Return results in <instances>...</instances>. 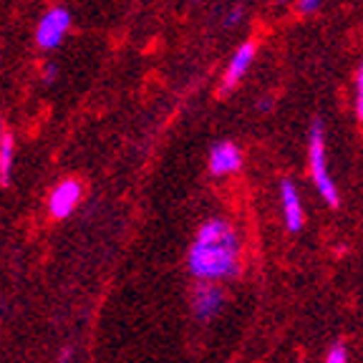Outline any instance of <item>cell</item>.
<instances>
[{
    "label": "cell",
    "instance_id": "obj_10",
    "mask_svg": "<svg viewBox=\"0 0 363 363\" xmlns=\"http://www.w3.org/2000/svg\"><path fill=\"white\" fill-rule=\"evenodd\" d=\"M325 363H348V348L346 343H333L325 353Z\"/></svg>",
    "mask_w": 363,
    "mask_h": 363
},
{
    "label": "cell",
    "instance_id": "obj_2",
    "mask_svg": "<svg viewBox=\"0 0 363 363\" xmlns=\"http://www.w3.org/2000/svg\"><path fill=\"white\" fill-rule=\"evenodd\" d=\"M308 164H311V177L315 182L318 192L323 197L325 204L330 207H338L340 204V194L335 187L333 177L328 172V154H325V134L320 121L311 126V134H308Z\"/></svg>",
    "mask_w": 363,
    "mask_h": 363
},
{
    "label": "cell",
    "instance_id": "obj_7",
    "mask_svg": "<svg viewBox=\"0 0 363 363\" xmlns=\"http://www.w3.org/2000/svg\"><path fill=\"white\" fill-rule=\"evenodd\" d=\"M242 169V152L238 144L233 142H220L212 147L210 152V172L215 177H230L235 172Z\"/></svg>",
    "mask_w": 363,
    "mask_h": 363
},
{
    "label": "cell",
    "instance_id": "obj_11",
    "mask_svg": "<svg viewBox=\"0 0 363 363\" xmlns=\"http://www.w3.org/2000/svg\"><path fill=\"white\" fill-rule=\"evenodd\" d=\"M356 116L363 121V61H361V68H358L356 74Z\"/></svg>",
    "mask_w": 363,
    "mask_h": 363
},
{
    "label": "cell",
    "instance_id": "obj_9",
    "mask_svg": "<svg viewBox=\"0 0 363 363\" xmlns=\"http://www.w3.org/2000/svg\"><path fill=\"white\" fill-rule=\"evenodd\" d=\"M13 162H16V142L11 134H3V139H0V184L3 187L11 184Z\"/></svg>",
    "mask_w": 363,
    "mask_h": 363
},
{
    "label": "cell",
    "instance_id": "obj_12",
    "mask_svg": "<svg viewBox=\"0 0 363 363\" xmlns=\"http://www.w3.org/2000/svg\"><path fill=\"white\" fill-rule=\"evenodd\" d=\"M40 76H43V84L45 86L56 84V79H58V66H56V63H43V71H40Z\"/></svg>",
    "mask_w": 363,
    "mask_h": 363
},
{
    "label": "cell",
    "instance_id": "obj_14",
    "mask_svg": "<svg viewBox=\"0 0 363 363\" xmlns=\"http://www.w3.org/2000/svg\"><path fill=\"white\" fill-rule=\"evenodd\" d=\"M320 6V0H298V11L301 13H313Z\"/></svg>",
    "mask_w": 363,
    "mask_h": 363
},
{
    "label": "cell",
    "instance_id": "obj_5",
    "mask_svg": "<svg viewBox=\"0 0 363 363\" xmlns=\"http://www.w3.org/2000/svg\"><path fill=\"white\" fill-rule=\"evenodd\" d=\"M225 298H227L225 290H222L217 283L199 280V285L194 288V293H192V311H194V315H197L202 323L212 320L215 315H220L222 306H225Z\"/></svg>",
    "mask_w": 363,
    "mask_h": 363
},
{
    "label": "cell",
    "instance_id": "obj_4",
    "mask_svg": "<svg viewBox=\"0 0 363 363\" xmlns=\"http://www.w3.org/2000/svg\"><path fill=\"white\" fill-rule=\"evenodd\" d=\"M81 194H84V187H81L79 179H63L53 187L51 197H48V212L56 220H66L76 212L81 202Z\"/></svg>",
    "mask_w": 363,
    "mask_h": 363
},
{
    "label": "cell",
    "instance_id": "obj_1",
    "mask_svg": "<svg viewBox=\"0 0 363 363\" xmlns=\"http://www.w3.org/2000/svg\"><path fill=\"white\" fill-rule=\"evenodd\" d=\"M240 238L235 227L222 217L202 222L189 247V275L207 283H220L240 275Z\"/></svg>",
    "mask_w": 363,
    "mask_h": 363
},
{
    "label": "cell",
    "instance_id": "obj_8",
    "mask_svg": "<svg viewBox=\"0 0 363 363\" xmlns=\"http://www.w3.org/2000/svg\"><path fill=\"white\" fill-rule=\"evenodd\" d=\"M280 204H283V220L290 233H298L306 225V212H303L301 194L295 189V184L290 179H283L280 184Z\"/></svg>",
    "mask_w": 363,
    "mask_h": 363
},
{
    "label": "cell",
    "instance_id": "obj_13",
    "mask_svg": "<svg viewBox=\"0 0 363 363\" xmlns=\"http://www.w3.org/2000/svg\"><path fill=\"white\" fill-rule=\"evenodd\" d=\"M242 18H245V11H242V8H233V11H230V13H227V18H225V26H238V23L240 21H242Z\"/></svg>",
    "mask_w": 363,
    "mask_h": 363
},
{
    "label": "cell",
    "instance_id": "obj_16",
    "mask_svg": "<svg viewBox=\"0 0 363 363\" xmlns=\"http://www.w3.org/2000/svg\"><path fill=\"white\" fill-rule=\"evenodd\" d=\"M3 134H6V131H3V121H0V139H3Z\"/></svg>",
    "mask_w": 363,
    "mask_h": 363
},
{
    "label": "cell",
    "instance_id": "obj_15",
    "mask_svg": "<svg viewBox=\"0 0 363 363\" xmlns=\"http://www.w3.org/2000/svg\"><path fill=\"white\" fill-rule=\"evenodd\" d=\"M61 363H71V348H66V351L61 353Z\"/></svg>",
    "mask_w": 363,
    "mask_h": 363
},
{
    "label": "cell",
    "instance_id": "obj_3",
    "mask_svg": "<svg viewBox=\"0 0 363 363\" xmlns=\"http://www.w3.org/2000/svg\"><path fill=\"white\" fill-rule=\"evenodd\" d=\"M68 28H71V11L68 8L56 6L51 11H45L35 26V45L43 51H53L66 38Z\"/></svg>",
    "mask_w": 363,
    "mask_h": 363
},
{
    "label": "cell",
    "instance_id": "obj_6",
    "mask_svg": "<svg viewBox=\"0 0 363 363\" xmlns=\"http://www.w3.org/2000/svg\"><path fill=\"white\" fill-rule=\"evenodd\" d=\"M255 53H257L255 40H245L238 51L233 53V58H230V63H227V68H225V76H222V91H225V94L238 89L240 81L247 76L250 66L255 61Z\"/></svg>",
    "mask_w": 363,
    "mask_h": 363
}]
</instances>
